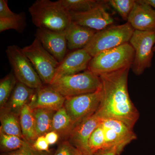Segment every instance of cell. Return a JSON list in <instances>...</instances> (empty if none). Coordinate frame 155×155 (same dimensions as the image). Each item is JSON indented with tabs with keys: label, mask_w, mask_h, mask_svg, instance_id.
Here are the masks:
<instances>
[{
	"label": "cell",
	"mask_w": 155,
	"mask_h": 155,
	"mask_svg": "<svg viewBox=\"0 0 155 155\" xmlns=\"http://www.w3.org/2000/svg\"><path fill=\"white\" fill-rule=\"evenodd\" d=\"M130 68L100 75L101 99L96 113L102 119H117L133 128L139 113L128 93L127 79Z\"/></svg>",
	"instance_id": "6da1fadb"
},
{
	"label": "cell",
	"mask_w": 155,
	"mask_h": 155,
	"mask_svg": "<svg viewBox=\"0 0 155 155\" xmlns=\"http://www.w3.org/2000/svg\"><path fill=\"white\" fill-rule=\"evenodd\" d=\"M136 138L133 128L117 119L105 118L91 136L89 149L92 155L100 150L112 148L116 149L120 154Z\"/></svg>",
	"instance_id": "7a4b0ae2"
},
{
	"label": "cell",
	"mask_w": 155,
	"mask_h": 155,
	"mask_svg": "<svg viewBox=\"0 0 155 155\" xmlns=\"http://www.w3.org/2000/svg\"><path fill=\"white\" fill-rule=\"evenodd\" d=\"M32 23L38 28L65 31L72 22L71 14L61 0H37L28 8Z\"/></svg>",
	"instance_id": "3957f363"
},
{
	"label": "cell",
	"mask_w": 155,
	"mask_h": 155,
	"mask_svg": "<svg viewBox=\"0 0 155 155\" xmlns=\"http://www.w3.org/2000/svg\"><path fill=\"white\" fill-rule=\"evenodd\" d=\"M134 54V49L130 44H125L92 58L87 69L100 76L131 67Z\"/></svg>",
	"instance_id": "277c9868"
},
{
	"label": "cell",
	"mask_w": 155,
	"mask_h": 155,
	"mask_svg": "<svg viewBox=\"0 0 155 155\" xmlns=\"http://www.w3.org/2000/svg\"><path fill=\"white\" fill-rule=\"evenodd\" d=\"M134 29L128 22L111 25L97 31L84 49L92 58L104 51L129 43Z\"/></svg>",
	"instance_id": "5b68a950"
},
{
	"label": "cell",
	"mask_w": 155,
	"mask_h": 155,
	"mask_svg": "<svg viewBox=\"0 0 155 155\" xmlns=\"http://www.w3.org/2000/svg\"><path fill=\"white\" fill-rule=\"evenodd\" d=\"M50 86L65 97L94 92L101 87V78L89 70L56 78Z\"/></svg>",
	"instance_id": "8992f818"
},
{
	"label": "cell",
	"mask_w": 155,
	"mask_h": 155,
	"mask_svg": "<svg viewBox=\"0 0 155 155\" xmlns=\"http://www.w3.org/2000/svg\"><path fill=\"white\" fill-rule=\"evenodd\" d=\"M33 65L43 83L50 85L54 79L60 63L35 38L29 45L22 49Z\"/></svg>",
	"instance_id": "52a82bcc"
},
{
	"label": "cell",
	"mask_w": 155,
	"mask_h": 155,
	"mask_svg": "<svg viewBox=\"0 0 155 155\" xmlns=\"http://www.w3.org/2000/svg\"><path fill=\"white\" fill-rule=\"evenodd\" d=\"M6 53L17 81L34 89L44 86L33 65L23 53L22 49L12 45L8 47Z\"/></svg>",
	"instance_id": "ba28073f"
},
{
	"label": "cell",
	"mask_w": 155,
	"mask_h": 155,
	"mask_svg": "<svg viewBox=\"0 0 155 155\" xmlns=\"http://www.w3.org/2000/svg\"><path fill=\"white\" fill-rule=\"evenodd\" d=\"M129 43L135 51L131 68L136 75L142 74L152 65L155 45V30L141 31L134 30Z\"/></svg>",
	"instance_id": "9c48e42d"
},
{
	"label": "cell",
	"mask_w": 155,
	"mask_h": 155,
	"mask_svg": "<svg viewBox=\"0 0 155 155\" xmlns=\"http://www.w3.org/2000/svg\"><path fill=\"white\" fill-rule=\"evenodd\" d=\"M101 99V88L94 92L66 98L64 107L75 125L93 115L99 108Z\"/></svg>",
	"instance_id": "30bf717a"
},
{
	"label": "cell",
	"mask_w": 155,
	"mask_h": 155,
	"mask_svg": "<svg viewBox=\"0 0 155 155\" xmlns=\"http://www.w3.org/2000/svg\"><path fill=\"white\" fill-rule=\"evenodd\" d=\"M107 1L86 12H70L72 22L99 31L112 25L114 19L107 11Z\"/></svg>",
	"instance_id": "8fae6325"
},
{
	"label": "cell",
	"mask_w": 155,
	"mask_h": 155,
	"mask_svg": "<svg viewBox=\"0 0 155 155\" xmlns=\"http://www.w3.org/2000/svg\"><path fill=\"white\" fill-rule=\"evenodd\" d=\"M103 119L96 113L84 119L75 125L69 134L68 140L81 152L92 155L89 149V140Z\"/></svg>",
	"instance_id": "7c38bea8"
},
{
	"label": "cell",
	"mask_w": 155,
	"mask_h": 155,
	"mask_svg": "<svg viewBox=\"0 0 155 155\" xmlns=\"http://www.w3.org/2000/svg\"><path fill=\"white\" fill-rule=\"evenodd\" d=\"M35 35L43 47L59 63L64 60L68 49L65 31L59 32L38 28Z\"/></svg>",
	"instance_id": "4fadbf2b"
},
{
	"label": "cell",
	"mask_w": 155,
	"mask_h": 155,
	"mask_svg": "<svg viewBox=\"0 0 155 155\" xmlns=\"http://www.w3.org/2000/svg\"><path fill=\"white\" fill-rule=\"evenodd\" d=\"M91 58L84 49L69 53L60 63L54 80L59 77L74 75L87 70Z\"/></svg>",
	"instance_id": "5bb4252c"
},
{
	"label": "cell",
	"mask_w": 155,
	"mask_h": 155,
	"mask_svg": "<svg viewBox=\"0 0 155 155\" xmlns=\"http://www.w3.org/2000/svg\"><path fill=\"white\" fill-rule=\"evenodd\" d=\"M134 30L149 31L155 30V9L144 2L136 1L127 19Z\"/></svg>",
	"instance_id": "9a60e30c"
},
{
	"label": "cell",
	"mask_w": 155,
	"mask_h": 155,
	"mask_svg": "<svg viewBox=\"0 0 155 155\" xmlns=\"http://www.w3.org/2000/svg\"><path fill=\"white\" fill-rule=\"evenodd\" d=\"M66 99V97L50 85H44L36 89L34 96L28 105L31 110L44 108L57 111L64 107Z\"/></svg>",
	"instance_id": "2e32d148"
},
{
	"label": "cell",
	"mask_w": 155,
	"mask_h": 155,
	"mask_svg": "<svg viewBox=\"0 0 155 155\" xmlns=\"http://www.w3.org/2000/svg\"><path fill=\"white\" fill-rule=\"evenodd\" d=\"M97 31L72 22L65 31L67 48L70 50L84 49L91 40Z\"/></svg>",
	"instance_id": "e0dca14e"
},
{
	"label": "cell",
	"mask_w": 155,
	"mask_h": 155,
	"mask_svg": "<svg viewBox=\"0 0 155 155\" xmlns=\"http://www.w3.org/2000/svg\"><path fill=\"white\" fill-rule=\"evenodd\" d=\"M36 91V89L30 88L17 81L10 99L4 108L19 116L22 109L29 104Z\"/></svg>",
	"instance_id": "ac0fdd59"
},
{
	"label": "cell",
	"mask_w": 155,
	"mask_h": 155,
	"mask_svg": "<svg viewBox=\"0 0 155 155\" xmlns=\"http://www.w3.org/2000/svg\"><path fill=\"white\" fill-rule=\"evenodd\" d=\"M19 121L23 139L33 145L38 136L33 112L28 104L25 105L21 111Z\"/></svg>",
	"instance_id": "d6986e66"
},
{
	"label": "cell",
	"mask_w": 155,
	"mask_h": 155,
	"mask_svg": "<svg viewBox=\"0 0 155 155\" xmlns=\"http://www.w3.org/2000/svg\"><path fill=\"white\" fill-rule=\"evenodd\" d=\"M0 131L8 135L17 136L23 138L19 116L5 108L1 109Z\"/></svg>",
	"instance_id": "ffe728a7"
},
{
	"label": "cell",
	"mask_w": 155,
	"mask_h": 155,
	"mask_svg": "<svg viewBox=\"0 0 155 155\" xmlns=\"http://www.w3.org/2000/svg\"><path fill=\"white\" fill-rule=\"evenodd\" d=\"M32 110L38 137L45 136L51 131L53 117L56 111L44 108H36Z\"/></svg>",
	"instance_id": "44dd1931"
},
{
	"label": "cell",
	"mask_w": 155,
	"mask_h": 155,
	"mask_svg": "<svg viewBox=\"0 0 155 155\" xmlns=\"http://www.w3.org/2000/svg\"><path fill=\"white\" fill-rule=\"evenodd\" d=\"M75 126L64 106L54 115L51 131H55L59 136H68Z\"/></svg>",
	"instance_id": "7402d4cb"
},
{
	"label": "cell",
	"mask_w": 155,
	"mask_h": 155,
	"mask_svg": "<svg viewBox=\"0 0 155 155\" xmlns=\"http://www.w3.org/2000/svg\"><path fill=\"white\" fill-rule=\"evenodd\" d=\"M14 73H11L0 81V107L2 109L10 99L17 82Z\"/></svg>",
	"instance_id": "603a6c76"
},
{
	"label": "cell",
	"mask_w": 155,
	"mask_h": 155,
	"mask_svg": "<svg viewBox=\"0 0 155 155\" xmlns=\"http://www.w3.org/2000/svg\"><path fill=\"white\" fill-rule=\"evenodd\" d=\"M61 3L69 12H86L103 2L97 0H61Z\"/></svg>",
	"instance_id": "cb8c5ba5"
},
{
	"label": "cell",
	"mask_w": 155,
	"mask_h": 155,
	"mask_svg": "<svg viewBox=\"0 0 155 155\" xmlns=\"http://www.w3.org/2000/svg\"><path fill=\"white\" fill-rule=\"evenodd\" d=\"M26 140L17 136L8 135L0 131V147L2 152H11L21 148Z\"/></svg>",
	"instance_id": "d4e9b609"
},
{
	"label": "cell",
	"mask_w": 155,
	"mask_h": 155,
	"mask_svg": "<svg viewBox=\"0 0 155 155\" xmlns=\"http://www.w3.org/2000/svg\"><path fill=\"white\" fill-rule=\"evenodd\" d=\"M26 26L25 15L24 13L16 14L14 17L0 18V32L9 29H14L22 32Z\"/></svg>",
	"instance_id": "484cf974"
},
{
	"label": "cell",
	"mask_w": 155,
	"mask_h": 155,
	"mask_svg": "<svg viewBox=\"0 0 155 155\" xmlns=\"http://www.w3.org/2000/svg\"><path fill=\"white\" fill-rule=\"evenodd\" d=\"M134 0H109L110 5L116 10L124 20L127 21L128 17L135 5Z\"/></svg>",
	"instance_id": "4316f807"
},
{
	"label": "cell",
	"mask_w": 155,
	"mask_h": 155,
	"mask_svg": "<svg viewBox=\"0 0 155 155\" xmlns=\"http://www.w3.org/2000/svg\"><path fill=\"white\" fill-rule=\"evenodd\" d=\"M2 155H53L48 152H42L37 150L34 147L33 145L27 141L21 148L11 152L5 153Z\"/></svg>",
	"instance_id": "83f0119b"
},
{
	"label": "cell",
	"mask_w": 155,
	"mask_h": 155,
	"mask_svg": "<svg viewBox=\"0 0 155 155\" xmlns=\"http://www.w3.org/2000/svg\"><path fill=\"white\" fill-rule=\"evenodd\" d=\"M80 153L69 140H65L60 144L53 155H79Z\"/></svg>",
	"instance_id": "f1b7e54d"
},
{
	"label": "cell",
	"mask_w": 155,
	"mask_h": 155,
	"mask_svg": "<svg viewBox=\"0 0 155 155\" xmlns=\"http://www.w3.org/2000/svg\"><path fill=\"white\" fill-rule=\"evenodd\" d=\"M33 146L35 149L39 151L49 152V147L50 145L48 142L45 136L38 137L33 143Z\"/></svg>",
	"instance_id": "f546056e"
},
{
	"label": "cell",
	"mask_w": 155,
	"mask_h": 155,
	"mask_svg": "<svg viewBox=\"0 0 155 155\" xmlns=\"http://www.w3.org/2000/svg\"><path fill=\"white\" fill-rule=\"evenodd\" d=\"M8 3L7 0H0V18L14 17L17 14L9 9Z\"/></svg>",
	"instance_id": "4dcf8cb0"
},
{
	"label": "cell",
	"mask_w": 155,
	"mask_h": 155,
	"mask_svg": "<svg viewBox=\"0 0 155 155\" xmlns=\"http://www.w3.org/2000/svg\"><path fill=\"white\" fill-rule=\"evenodd\" d=\"M45 136L49 144L51 145L55 144L58 142L59 135L55 131H51L46 134Z\"/></svg>",
	"instance_id": "1f68e13d"
},
{
	"label": "cell",
	"mask_w": 155,
	"mask_h": 155,
	"mask_svg": "<svg viewBox=\"0 0 155 155\" xmlns=\"http://www.w3.org/2000/svg\"><path fill=\"white\" fill-rule=\"evenodd\" d=\"M119 152L115 148L100 150L93 155H119Z\"/></svg>",
	"instance_id": "d6a6232c"
},
{
	"label": "cell",
	"mask_w": 155,
	"mask_h": 155,
	"mask_svg": "<svg viewBox=\"0 0 155 155\" xmlns=\"http://www.w3.org/2000/svg\"><path fill=\"white\" fill-rule=\"evenodd\" d=\"M144 2L155 9V0H143Z\"/></svg>",
	"instance_id": "836d02e7"
},
{
	"label": "cell",
	"mask_w": 155,
	"mask_h": 155,
	"mask_svg": "<svg viewBox=\"0 0 155 155\" xmlns=\"http://www.w3.org/2000/svg\"><path fill=\"white\" fill-rule=\"evenodd\" d=\"M79 155H92L87 154L83 153L81 152L80 154H79Z\"/></svg>",
	"instance_id": "e575fe53"
},
{
	"label": "cell",
	"mask_w": 155,
	"mask_h": 155,
	"mask_svg": "<svg viewBox=\"0 0 155 155\" xmlns=\"http://www.w3.org/2000/svg\"><path fill=\"white\" fill-rule=\"evenodd\" d=\"M153 52H155V45L153 49Z\"/></svg>",
	"instance_id": "d590c367"
}]
</instances>
